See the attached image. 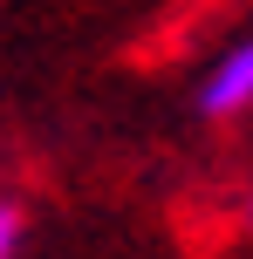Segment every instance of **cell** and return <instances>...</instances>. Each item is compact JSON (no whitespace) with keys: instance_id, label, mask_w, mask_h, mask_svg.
I'll return each instance as SVG.
<instances>
[{"instance_id":"2","label":"cell","mask_w":253,"mask_h":259,"mask_svg":"<svg viewBox=\"0 0 253 259\" xmlns=\"http://www.w3.org/2000/svg\"><path fill=\"white\" fill-rule=\"evenodd\" d=\"M21 239H27L21 205H14V198H0V259H14V252H21Z\"/></svg>"},{"instance_id":"1","label":"cell","mask_w":253,"mask_h":259,"mask_svg":"<svg viewBox=\"0 0 253 259\" xmlns=\"http://www.w3.org/2000/svg\"><path fill=\"white\" fill-rule=\"evenodd\" d=\"M253 109V34H240L233 48L212 55V68L199 75V116L212 123H233Z\"/></svg>"}]
</instances>
